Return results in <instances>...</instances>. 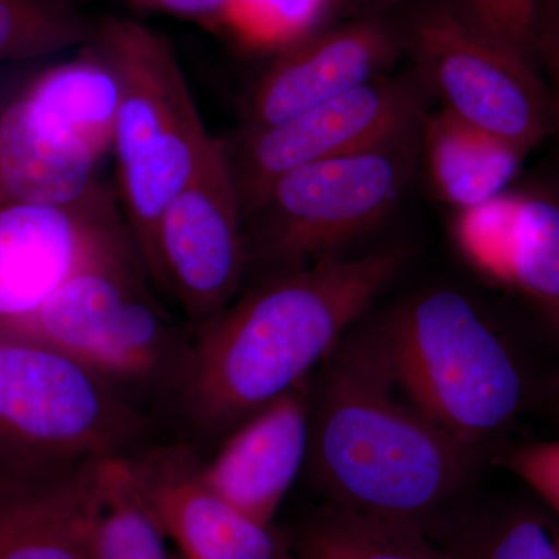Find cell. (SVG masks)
Here are the masks:
<instances>
[{
	"label": "cell",
	"mask_w": 559,
	"mask_h": 559,
	"mask_svg": "<svg viewBox=\"0 0 559 559\" xmlns=\"http://www.w3.org/2000/svg\"><path fill=\"white\" fill-rule=\"evenodd\" d=\"M399 248L278 271L201 326L178 366L183 414L202 432L234 429L308 381L395 278Z\"/></svg>",
	"instance_id": "obj_1"
},
{
	"label": "cell",
	"mask_w": 559,
	"mask_h": 559,
	"mask_svg": "<svg viewBox=\"0 0 559 559\" xmlns=\"http://www.w3.org/2000/svg\"><path fill=\"white\" fill-rule=\"evenodd\" d=\"M476 460L407 399L373 330L349 334L326 359L307 463L329 503L430 532Z\"/></svg>",
	"instance_id": "obj_2"
},
{
	"label": "cell",
	"mask_w": 559,
	"mask_h": 559,
	"mask_svg": "<svg viewBox=\"0 0 559 559\" xmlns=\"http://www.w3.org/2000/svg\"><path fill=\"white\" fill-rule=\"evenodd\" d=\"M116 69L120 106L112 150L127 227L151 278L162 213L207 159L210 135L170 44L145 25L109 17L91 40Z\"/></svg>",
	"instance_id": "obj_3"
},
{
	"label": "cell",
	"mask_w": 559,
	"mask_h": 559,
	"mask_svg": "<svg viewBox=\"0 0 559 559\" xmlns=\"http://www.w3.org/2000/svg\"><path fill=\"white\" fill-rule=\"evenodd\" d=\"M371 330L407 399L476 454L520 414L516 359L457 290L411 297Z\"/></svg>",
	"instance_id": "obj_4"
},
{
	"label": "cell",
	"mask_w": 559,
	"mask_h": 559,
	"mask_svg": "<svg viewBox=\"0 0 559 559\" xmlns=\"http://www.w3.org/2000/svg\"><path fill=\"white\" fill-rule=\"evenodd\" d=\"M142 430L112 382L60 349L0 329L2 479H40L124 457Z\"/></svg>",
	"instance_id": "obj_5"
},
{
	"label": "cell",
	"mask_w": 559,
	"mask_h": 559,
	"mask_svg": "<svg viewBox=\"0 0 559 559\" xmlns=\"http://www.w3.org/2000/svg\"><path fill=\"white\" fill-rule=\"evenodd\" d=\"M143 274L127 238L86 261L38 310L0 329L60 349L114 385L153 380L178 370L186 347Z\"/></svg>",
	"instance_id": "obj_6"
},
{
	"label": "cell",
	"mask_w": 559,
	"mask_h": 559,
	"mask_svg": "<svg viewBox=\"0 0 559 559\" xmlns=\"http://www.w3.org/2000/svg\"><path fill=\"white\" fill-rule=\"evenodd\" d=\"M415 140L312 162L280 176L245 221L249 260L290 270L337 255L380 226L409 182Z\"/></svg>",
	"instance_id": "obj_7"
},
{
	"label": "cell",
	"mask_w": 559,
	"mask_h": 559,
	"mask_svg": "<svg viewBox=\"0 0 559 559\" xmlns=\"http://www.w3.org/2000/svg\"><path fill=\"white\" fill-rule=\"evenodd\" d=\"M419 83L451 117L528 153L551 127L535 64L463 20L447 0L425 3L403 28Z\"/></svg>",
	"instance_id": "obj_8"
},
{
	"label": "cell",
	"mask_w": 559,
	"mask_h": 559,
	"mask_svg": "<svg viewBox=\"0 0 559 559\" xmlns=\"http://www.w3.org/2000/svg\"><path fill=\"white\" fill-rule=\"evenodd\" d=\"M423 90L418 79L382 75L294 119L246 132L229 148L245 221L294 168L417 138L425 121Z\"/></svg>",
	"instance_id": "obj_9"
},
{
	"label": "cell",
	"mask_w": 559,
	"mask_h": 559,
	"mask_svg": "<svg viewBox=\"0 0 559 559\" xmlns=\"http://www.w3.org/2000/svg\"><path fill=\"white\" fill-rule=\"evenodd\" d=\"M248 263L229 148L216 139L194 178L162 213L153 280L202 326L229 307Z\"/></svg>",
	"instance_id": "obj_10"
},
{
	"label": "cell",
	"mask_w": 559,
	"mask_h": 559,
	"mask_svg": "<svg viewBox=\"0 0 559 559\" xmlns=\"http://www.w3.org/2000/svg\"><path fill=\"white\" fill-rule=\"evenodd\" d=\"M131 238L105 193L0 209V325L38 310L92 257Z\"/></svg>",
	"instance_id": "obj_11"
},
{
	"label": "cell",
	"mask_w": 559,
	"mask_h": 559,
	"mask_svg": "<svg viewBox=\"0 0 559 559\" xmlns=\"http://www.w3.org/2000/svg\"><path fill=\"white\" fill-rule=\"evenodd\" d=\"M140 499L179 559H293V536L230 506L183 448L128 459Z\"/></svg>",
	"instance_id": "obj_12"
},
{
	"label": "cell",
	"mask_w": 559,
	"mask_h": 559,
	"mask_svg": "<svg viewBox=\"0 0 559 559\" xmlns=\"http://www.w3.org/2000/svg\"><path fill=\"white\" fill-rule=\"evenodd\" d=\"M403 49V32L373 14L305 36L260 80L246 132L275 127L380 79Z\"/></svg>",
	"instance_id": "obj_13"
},
{
	"label": "cell",
	"mask_w": 559,
	"mask_h": 559,
	"mask_svg": "<svg viewBox=\"0 0 559 559\" xmlns=\"http://www.w3.org/2000/svg\"><path fill=\"white\" fill-rule=\"evenodd\" d=\"M103 156L81 142L31 83L0 91V209L100 197Z\"/></svg>",
	"instance_id": "obj_14"
},
{
	"label": "cell",
	"mask_w": 559,
	"mask_h": 559,
	"mask_svg": "<svg viewBox=\"0 0 559 559\" xmlns=\"http://www.w3.org/2000/svg\"><path fill=\"white\" fill-rule=\"evenodd\" d=\"M311 395L308 381L250 415L227 437L202 479L221 498L261 524H274L308 459Z\"/></svg>",
	"instance_id": "obj_15"
},
{
	"label": "cell",
	"mask_w": 559,
	"mask_h": 559,
	"mask_svg": "<svg viewBox=\"0 0 559 559\" xmlns=\"http://www.w3.org/2000/svg\"><path fill=\"white\" fill-rule=\"evenodd\" d=\"M455 238L481 274L532 297L559 322V201L502 194L460 212Z\"/></svg>",
	"instance_id": "obj_16"
},
{
	"label": "cell",
	"mask_w": 559,
	"mask_h": 559,
	"mask_svg": "<svg viewBox=\"0 0 559 559\" xmlns=\"http://www.w3.org/2000/svg\"><path fill=\"white\" fill-rule=\"evenodd\" d=\"M94 465L40 477H0V559H94Z\"/></svg>",
	"instance_id": "obj_17"
},
{
	"label": "cell",
	"mask_w": 559,
	"mask_h": 559,
	"mask_svg": "<svg viewBox=\"0 0 559 559\" xmlns=\"http://www.w3.org/2000/svg\"><path fill=\"white\" fill-rule=\"evenodd\" d=\"M419 135L437 197L460 212L506 194L527 154L441 109L423 121Z\"/></svg>",
	"instance_id": "obj_18"
},
{
	"label": "cell",
	"mask_w": 559,
	"mask_h": 559,
	"mask_svg": "<svg viewBox=\"0 0 559 559\" xmlns=\"http://www.w3.org/2000/svg\"><path fill=\"white\" fill-rule=\"evenodd\" d=\"M293 536V559H455L411 522L326 503Z\"/></svg>",
	"instance_id": "obj_19"
},
{
	"label": "cell",
	"mask_w": 559,
	"mask_h": 559,
	"mask_svg": "<svg viewBox=\"0 0 559 559\" xmlns=\"http://www.w3.org/2000/svg\"><path fill=\"white\" fill-rule=\"evenodd\" d=\"M95 496L94 559H170L164 535L140 499L127 457L98 463Z\"/></svg>",
	"instance_id": "obj_20"
},
{
	"label": "cell",
	"mask_w": 559,
	"mask_h": 559,
	"mask_svg": "<svg viewBox=\"0 0 559 559\" xmlns=\"http://www.w3.org/2000/svg\"><path fill=\"white\" fill-rule=\"evenodd\" d=\"M443 546L455 559H559V520L547 509L514 503L466 522Z\"/></svg>",
	"instance_id": "obj_21"
},
{
	"label": "cell",
	"mask_w": 559,
	"mask_h": 559,
	"mask_svg": "<svg viewBox=\"0 0 559 559\" xmlns=\"http://www.w3.org/2000/svg\"><path fill=\"white\" fill-rule=\"evenodd\" d=\"M95 27L57 0H0V64L86 46Z\"/></svg>",
	"instance_id": "obj_22"
},
{
	"label": "cell",
	"mask_w": 559,
	"mask_h": 559,
	"mask_svg": "<svg viewBox=\"0 0 559 559\" xmlns=\"http://www.w3.org/2000/svg\"><path fill=\"white\" fill-rule=\"evenodd\" d=\"M329 0H230L223 22L246 44L293 46L314 27Z\"/></svg>",
	"instance_id": "obj_23"
},
{
	"label": "cell",
	"mask_w": 559,
	"mask_h": 559,
	"mask_svg": "<svg viewBox=\"0 0 559 559\" xmlns=\"http://www.w3.org/2000/svg\"><path fill=\"white\" fill-rule=\"evenodd\" d=\"M477 31L535 64L539 0H447Z\"/></svg>",
	"instance_id": "obj_24"
},
{
	"label": "cell",
	"mask_w": 559,
	"mask_h": 559,
	"mask_svg": "<svg viewBox=\"0 0 559 559\" xmlns=\"http://www.w3.org/2000/svg\"><path fill=\"white\" fill-rule=\"evenodd\" d=\"M500 463L559 520V440L522 444L506 452Z\"/></svg>",
	"instance_id": "obj_25"
},
{
	"label": "cell",
	"mask_w": 559,
	"mask_h": 559,
	"mask_svg": "<svg viewBox=\"0 0 559 559\" xmlns=\"http://www.w3.org/2000/svg\"><path fill=\"white\" fill-rule=\"evenodd\" d=\"M550 80V119L559 127V0H539L536 17V61Z\"/></svg>",
	"instance_id": "obj_26"
},
{
	"label": "cell",
	"mask_w": 559,
	"mask_h": 559,
	"mask_svg": "<svg viewBox=\"0 0 559 559\" xmlns=\"http://www.w3.org/2000/svg\"><path fill=\"white\" fill-rule=\"evenodd\" d=\"M140 9L162 11L191 20H219L229 7L230 0H131Z\"/></svg>",
	"instance_id": "obj_27"
},
{
	"label": "cell",
	"mask_w": 559,
	"mask_h": 559,
	"mask_svg": "<svg viewBox=\"0 0 559 559\" xmlns=\"http://www.w3.org/2000/svg\"><path fill=\"white\" fill-rule=\"evenodd\" d=\"M349 2L360 3V5H380V3H388L390 0H349Z\"/></svg>",
	"instance_id": "obj_28"
}]
</instances>
